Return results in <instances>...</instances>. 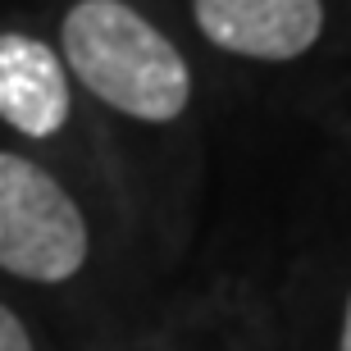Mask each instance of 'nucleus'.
Here are the masks:
<instances>
[{"mask_svg": "<svg viewBox=\"0 0 351 351\" xmlns=\"http://www.w3.org/2000/svg\"><path fill=\"white\" fill-rule=\"evenodd\" d=\"M87 261V223L73 196L23 156L0 151V269L64 283Z\"/></svg>", "mask_w": 351, "mask_h": 351, "instance_id": "f03ea898", "label": "nucleus"}, {"mask_svg": "<svg viewBox=\"0 0 351 351\" xmlns=\"http://www.w3.org/2000/svg\"><path fill=\"white\" fill-rule=\"evenodd\" d=\"M0 119L27 137H51L69 119L64 60L37 37L0 32Z\"/></svg>", "mask_w": 351, "mask_h": 351, "instance_id": "20e7f679", "label": "nucleus"}, {"mask_svg": "<svg viewBox=\"0 0 351 351\" xmlns=\"http://www.w3.org/2000/svg\"><path fill=\"white\" fill-rule=\"evenodd\" d=\"M0 351H32L27 328L19 324V315H14L10 306H0Z\"/></svg>", "mask_w": 351, "mask_h": 351, "instance_id": "39448f33", "label": "nucleus"}, {"mask_svg": "<svg viewBox=\"0 0 351 351\" xmlns=\"http://www.w3.org/2000/svg\"><path fill=\"white\" fill-rule=\"evenodd\" d=\"M64 60L91 96L142 123H169L192 101L178 46L123 0H78L64 14Z\"/></svg>", "mask_w": 351, "mask_h": 351, "instance_id": "f257e3e1", "label": "nucleus"}, {"mask_svg": "<svg viewBox=\"0 0 351 351\" xmlns=\"http://www.w3.org/2000/svg\"><path fill=\"white\" fill-rule=\"evenodd\" d=\"M192 14L219 51L247 60H297L324 32V0H192Z\"/></svg>", "mask_w": 351, "mask_h": 351, "instance_id": "7ed1b4c3", "label": "nucleus"}, {"mask_svg": "<svg viewBox=\"0 0 351 351\" xmlns=\"http://www.w3.org/2000/svg\"><path fill=\"white\" fill-rule=\"evenodd\" d=\"M342 351H351V301H347V319H342Z\"/></svg>", "mask_w": 351, "mask_h": 351, "instance_id": "423d86ee", "label": "nucleus"}]
</instances>
